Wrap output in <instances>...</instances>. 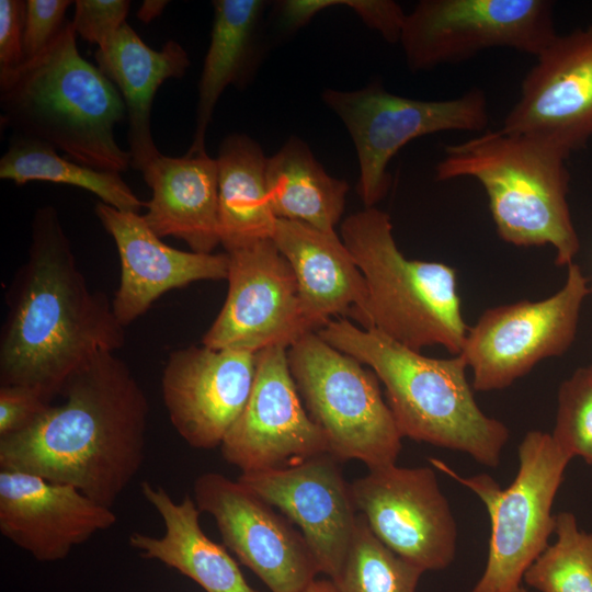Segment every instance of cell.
I'll use <instances>...</instances> for the list:
<instances>
[{"label": "cell", "instance_id": "cell-1", "mask_svg": "<svg viewBox=\"0 0 592 592\" xmlns=\"http://www.w3.org/2000/svg\"><path fill=\"white\" fill-rule=\"evenodd\" d=\"M58 396L26 429L0 437V468L73 486L112 508L145 459L147 396L112 352L77 368Z\"/></svg>", "mask_w": 592, "mask_h": 592}, {"label": "cell", "instance_id": "cell-2", "mask_svg": "<svg viewBox=\"0 0 592 592\" xmlns=\"http://www.w3.org/2000/svg\"><path fill=\"white\" fill-rule=\"evenodd\" d=\"M7 305L0 385L32 388L48 402L77 368L125 343L112 301L89 288L50 205L33 216L29 255L12 278Z\"/></svg>", "mask_w": 592, "mask_h": 592}, {"label": "cell", "instance_id": "cell-3", "mask_svg": "<svg viewBox=\"0 0 592 592\" xmlns=\"http://www.w3.org/2000/svg\"><path fill=\"white\" fill-rule=\"evenodd\" d=\"M0 107L2 125L53 145L78 163L119 173L132 164L114 134L126 115L123 98L80 55L71 21L43 52L0 71Z\"/></svg>", "mask_w": 592, "mask_h": 592}, {"label": "cell", "instance_id": "cell-4", "mask_svg": "<svg viewBox=\"0 0 592 592\" xmlns=\"http://www.w3.org/2000/svg\"><path fill=\"white\" fill-rule=\"evenodd\" d=\"M317 333L372 368L402 437L466 453L488 467L500 464L509 429L478 407L460 354L429 357L345 318L329 320Z\"/></svg>", "mask_w": 592, "mask_h": 592}, {"label": "cell", "instance_id": "cell-5", "mask_svg": "<svg viewBox=\"0 0 592 592\" xmlns=\"http://www.w3.org/2000/svg\"><path fill=\"white\" fill-rule=\"evenodd\" d=\"M567 158L545 143L500 128L446 146L435 173L439 181L476 179L503 241L553 246L556 264L568 266L580 240L567 202Z\"/></svg>", "mask_w": 592, "mask_h": 592}, {"label": "cell", "instance_id": "cell-6", "mask_svg": "<svg viewBox=\"0 0 592 592\" xmlns=\"http://www.w3.org/2000/svg\"><path fill=\"white\" fill-rule=\"evenodd\" d=\"M341 239L367 287L361 328L375 329L413 351L442 345L460 354L469 327L462 315L454 267L406 258L389 215L376 207L346 217Z\"/></svg>", "mask_w": 592, "mask_h": 592}, {"label": "cell", "instance_id": "cell-7", "mask_svg": "<svg viewBox=\"0 0 592 592\" xmlns=\"http://www.w3.org/2000/svg\"><path fill=\"white\" fill-rule=\"evenodd\" d=\"M517 455V474L505 489L488 475L463 478L443 462L430 458L433 466L469 488L489 514L487 565L471 592H517L526 570L555 533L553 503L572 456L551 434L537 430L525 434Z\"/></svg>", "mask_w": 592, "mask_h": 592}, {"label": "cell", "instance_id": "cell-8", "mask_svg": "<svg viewBox=\"0 0 592 592\" xmlns=\"http://www.w3.org/2000/svg\"><path fill=\"white\" fill-rule=\"evenodd\" d=\"M287 357L303 403L323 431L331 456L357 459L368 469L396 464L402 436L374 372L315 331L294 342Z\"/></svg>", "mask_w": 592, "mask_h": 592}, {"label": "cell", "instance_id": "cell-9", "mask_svg": "<svg viewBox=\"0 0 592 592\" xmlns=\"http://www.w3.org/2000/svg\"><path fill=\"white\" fill-rule=\"evenodd\" d=\"M321 98L353 140L365 207L386 196L391 183L387 166L409 141L445 130L482 132L489 123L487 98L477 88L449 100H415L374 82L353 91L326 89Z\"/></svg>", "mask_w": 592, "mask_h": 592}, {"label": "cell", "instance_id": "cell-10", "mask_svg": "<svg viewBox=\"0 0 592 592\" xmlns=\"http://www.w3.org/2000/svg\"><path fill=\"white\" fill-rule=\"evenodd\" d=\"M557 36L548 0H421L407 13L399 43L419 71L498 47L536 57Z\"/></svg>", "mask_w": 592, "mask_h": 592}, {"label": "cell", "instance_id": "cell-11", "mask_svg": "<svg viewBox=\"0 0 592 592\" xmlns=\"http://www.w3.org/2000/svg\"><path fill=\"white\" fill-rule=\"evenodd\" d=\"M589 294L581 267L571 263L563 286L554 295L483 311L468 328L460 352L473 372L474 390L503 389L540 361L562 355L576 338Z\"/></svg>", "mask_w": 592, "mask_h": 592}, {"label": "cell", "instance_id": "cell-12", "mask_svg": "<svg viewBox=\"0 0 592 592\" xmlns=\"http://www.w3.org/2000/svg\"><path fill=\"white\" fill-rule=\"evenodd\" d=\"M226 252L228 293L203 345L258 353L276 345L288 349L314 331L303 312L294 271L272 238Z\"/></svg>", "mask_w": 592, "mask_h": 592}, {"label": "cell", "instance_id": "cell-13", "mask_svg": "<svg viewBox=\"0 0 592 592\" xmlns=\"http://www.w3.org/2000/svg\"><path fill=\"white\" fill-rule=\"evenodd\" d=\"M368 470L350 487L372 532L423 571L448 567L456 554L457 525L434 470L396 464Z\"/></svg>", "mask_w": 592, "mask_h": 592}, {"label": "cell", "instance_id": "cell-14", "mask_svg": "<svg viewBox=\"0 0 592 592\" xmlns=\"http://www.w3.org/2000/svg\"><path fill=\"white\" fill-rule=\"evenodd\" d=\"M220 451L241 473L291 467L329 453L327 437L309 417L293 379L287 348L257 353L250 396Z\"/></svg>", "mask_w": 592, "mask_h": 592}, {"label": "cell", "instance_id": "cell-15", "mask_svg": "<svg viewBox=\"0 0 592 592\" xmlns=\"http://www.w3.org/2000/svg\"><path fill=\"white\" fill-rule=\"evenodd\" d=\"M201 512L216 522L224 545L271 592H301L319 573L301 533L238 480L204 473L193 485Z\"/></svg>", "mask_w": 592, "mask_h": 592}, {"label": "cell", "instance_id": "cell-16", "mask_svg": "<svg viewBox=\"0 0 592 592\" xmlns=\"http://www.w3.org/2000/svg\"><path fill=\"white\" fill-rule=\"evenodd\" d=\"M501 129L569 155L592 138V26L557 36L526 73Z\"/></svg>", "mask_w": 592, "mask_h": 592}, {"label": "cell", "instance_id": "cell-17", "mask_svg": "<svg viewBox=\"0 0 592 592\" xmlns=\"http://www.w3.org/2000/svg\"><path fill=\"white\" fill-rule=\"evenodd\" d=\"M257 353L205 345L173 351L161 394L169 420L193 448L220 447L250 396Z\"/></svg>", "mask_w": 592, "mask_h": 592}, {"label": "cell", "instance_id": "cell-18", "mask_svg": "<svg viewBox=\"0 0 592 592\" xmlns=\"http://www.w3.org/2000/svg\"><path fill=\"white\" fill-rule=\"evenodd\" d=\"M329 453L298 465L241 473L238 481L296 524L319 572L334 581L356 526L351 487Z\"/></svg>", "mask_w": 592, "mask_h": 592}, {"label": "cell", "instance_id": "cell-19", "mask_svg": "<svg viewBox=\"0 0 592 592\" xmlns=\"http://www.w3.org/2000/svg\"><path fill=\"white\" fill-rule=\"evenodd\" d=\"M117 517L73 486L0 470V532L42 562L59 561Z\"/></svg>", "mask_w": 592, "mask_h": 592}, {"label": "cell", "instance_id": "cell-20", "mask_svg": "<svg viewBox=\"0 0 592 592\" xmlns=\"http://www.w3.org/2000/svg\"><path fill=\"white\" fill-rule=\"evenodd\" d=\"M94 212L119 255L121 278L112 306L124 327L171 289L198 281L227 280V252L182 251L162 242L137 213L123 212L102 202L96 203Z\"/></svg>", "mask_w": 592, "mask_h": 592}, {"label": "cell", "instance_id": "cell-21", "mask_svg": "<svg viewBox=\"0 0 592 592\" xmlns=\"http://www.w3.org/2000/svg\"><path fill=\"white\" fill-rule=\"evenodd\" d=\"M272 240L294 271L303 312L314 331L339 315L362 323L365 278L335 231L276 219Z\"/></svg>", "mask_w": 592, "mask_h": 592}, {"label": "cell", "instance_id": "cell-22", "mask_svg": "<svg viewBox=\"0 0 592 592\" xmlns=\"http://www.w3.org/2000/svg\"><path fill=\"white\" fill-rule=\"evenodd\" d=\"M143 177L151 190L143 216L149 228L160 238L183 240L191 251L213 253L220 244L216 159L206 150L160 153Z\"/></svg>", "mask_w": 592, "mask_h": 592}, {"label": "cell", "instance_id": "cell-23", "mask_svg": "<svg viewBox=\"0 0 592 592\" xmlns=\"http://www.w3.org/2000/svg\"><path fill=\"white\" fill-rule=\"evenodd\" d=\"M99 69L119 91L128 121L127 140L132 167L139 172L160 156L151 134V106L159 87L168 79L182 78L191 61L174 39L156 50L143 42L126 22L94 53Z\"/></svg>", "mask_w": 592, "mask_h": 592}, {"label": "cell", "instance_id": "cell-24", "mask_svg": "<svg viewBox=\"0 0 592 592\" xmlns=\"http://www.w3.org/2000/svg\"><path fill=\"white\" fill-rule=\"evenodd\" d=\"M140 491L166 528L161 537L139 532L129 535L128 544L143 558L178 570L206 592H258L246 581L226 548L202 531L201 511L194 499L185 496L175 502L163 487L149 481L140 483Z\"/></svg>", "mask_w": 592, "mask_h": 592}, {"label": "cell", "instance_id": "cell-25", "mask_svg": "<svg viewBox=\"0 0 592 592\" xmlns=\"http://www.w3.org/2000/svg\"><path fill=\"white\" fill-rule=\"evenodd\" d=\"M217 162L220 244L226 251L270 239L275 229L261 146L244 134L228 135Z\"/></svg>", "mask_w": 592, "mask_h": 592}, {"label": "cell", "instance_id": "cell-26", "mask_svg": "<svg viewBox=\"0 0 592 592\" xmlns=\"http://www.w3.org/2000/svg\"><path fill=\"white\" fill-rule=\"evenodd\" d=\"M210 43L198 82L195 132L190 151H205L215 106L228 86L242 88L252 71L265 8L262 0H214Z\"/></svg>", "mask_w": 592, "mask_h": 592}, {"label": "cell", "instance_id": "cell-27", "mask_svg": "<svg viewBox=\"0 0 592 592\" xmlns=\"http://www.w3.org/2000/svg\"><path fill=\"white\" fill-rule=\"evenodd\" d=\"M266 184L277 219L297 220L334 231L345 206L349 184L326 172L308 145L291 137L267 158Z\"/></svg>", "mask_w": 592, "mask_h": 592}, {"label": "cell", "instance_id": "cell-28", "mask_svg": "<svg viewBox=\"0 0 592 592\" xmlns=\"http://www.w3.org/2000/svg\"><path fill=\"white\" fill-rule=\"evenodd\" d=\"M0 178L18 185L45 181L77 186L123 212L138 214L145 206L119 172L96 170L69 161L59 156L53 145L19 134L13 135L0 159Z\"/></svg>", "mask_w": 592, "mask_h": 592}, {"label": "cell", "instance_id": "cell-29", "mask_svg": "<svg viewBox=\"0 0 592 592\" xmlns=\"http://www.w3.org/2000/svg\"><path fill=\"white\" fill-rule=\"evenodd\" d=\"M423 572L378 539L358 513L345 561L333 582L338 592H417Z\"/></svg>", "mask_w": 592, "mask_h": 592}, {"label": "cell", "instance_id": "cell-30", "mask_svg": "<svg viewBox=\"0 0 592 592\" xmlns=\"http://www.w3.org/2000/svg\"><path fill=\"white\" fill-rule=\"evenodd\" d=\"M556 542L526 570L524 582L539 592H592V533L571 512L556 514Z\"/></svg>", "mask_w": 592, "mask_h": 592}, {"label": "cell", "instance_id": "cell-31", "mask_svg": "<svg viewBox=\"0 0 592 592\" xmlns=\"http://www.w3.org/2000/svg\"><path fill=\"white\" fill-rule=\"evenodd\" d=\"M555 441L572 457L592 466V374L578 368L558 390Z\"/></svg>", "mask_w": 592, "mask_h": 592}, {"label": "cell", "instance_id": "cell-32", "mask_svg": "<svg viewBox=\"0 0 592 592\" xmlns=\"http://www.w3.org/2000/svg\"><path fill=\"white\" fill-rule=\"evenodd\" d=\"M129 8L128 0H76L71 23L78 35L99 47L126 23Z\"/></svg>", "mask_w": 592, "mask_h": 592}, {"label": "cell", "instance_id": "cell-33", "mask_svg": "<svg viewBox=\"0 0 592 592\" xmlns=\"http://www.w3.org/2000/svg\"><path fill=\"white\" fill-rule=\"evenodd\" d=\"M70 0H26L24 18V52L31 58L43 52L67 23Z\"/></svg>", "mask_w": 592, "mask_h": 592}, {"label": "cell", "instance_id": "cell-34", "mask_svg": "<svg viewBox=\"0 0 592 592\" xmlns=\"http://www.w3.org/2000/svg\"><path fill=\"white\" fill-rule=\"evenodd\" d=\"M50 403L32 388L0 385V437L26 429Z\"/></svg>", "mask_w": 592, "mask_h": 592}, {"label": "cell", "instance_id": "cell-35", "mask_svg": "<svg viewBox=\"0 0 592 592\" xmlns=\"http://www.w3.org/2000/svg\"><path fill=\"white\" fill-rule=\"evenodd\" d=\"M25 7L24 0H0V71L14 69L26 59Z\"/></svg>", "mask_w": 592, "mask_h": 592}, {"label": "cell", "instance_id": "cell-36", "mask_svg": "<svg viewBox=\"0 0 592 592\" xmlns=\"http://www.w3.org/2000/svg\"><path fill=\"white\" fill-rule=\"evenodd\" d=\"M388 43H399L407 13L392 0H341Z\"/></svg>", "mask_w": 592, "mask_h": 592}, {"label": "cell", "instance_id": "cell-37", "mask_svg": "<svg viewBox=\"0 0 592 592\" xmlns=\"http://www.w3.org/2000/svg\"><path fill=\"white\" fill-rule=\"evenodd\" d=\"M338 4L337 0H283L277 2V22L285 32L297 31L321 11Z\"/></svg>", "mask_w": 592, "mask_h": 592}, {"label": "cell", "instance_id": "cell-38", "mask_svg": "<svg viewBox=\"0 0 592 592\" xmlns=\"http://www.w3.org/2000/svg\"><path fill=\"white\" fill-rule=\"evenodd\" d=\"M168 4L167 0H145L137 12V18L143 23H150L163 12Z\"/></svg>", "mask_w": 592, "mask_h": 592}, {"label": "cell", "instance_id": "cell-39", "mask_svg": "<svg viewBox=\"0 0 592 592\" xmlns=\"http://www.w3.org/2000/svg\"><path fill=\"white\" fill-rule=\"evenodd\" d=\"M301 592H338L332 580H314Z\"/></svg>", "mask_w": 592, "mask_h": 592}, {"label": "cell", "instance_id": "cell-40", "mask_svg": "<svg viewBox=\"0 0 592 592\" xmlns=\"http://www.w3.org/2000/svg\"><path fill=\"white\" fill-rule=\"evenodd\" d=\"M517 592H528L525 588L521 587Z\"/></svg>", "mask_w": 592, "mask_h": 592}, {"label": "cell", "instance_id": "cell-41", "mask_svg": "<svg viewBox=\"0 0 592 592\" xmlns=\"http://www.w3.org/2000/svg\"><path fill=\"white\" fill-rule=\"evenodd\" d=\"M590 373L592 374V364L588 367Z\"/></svg>", "mask_w": 592, "mask_h": 592}, {"label": "cell", "instance_id": "cell-42", "mask_svg": "<svg viewBox=\"0 0 592 592\" xmlns=\"http://www.w3.org/2000/svg\"><path fill=\"white\" fill-rule=\"evenodd\" d=\"M589 287H590V294H592V284L589 285Z\"/></svg>", "mask_w": 592, "mask_h": 592}]
</instances>
